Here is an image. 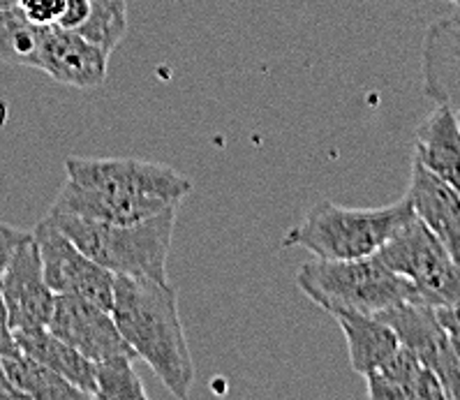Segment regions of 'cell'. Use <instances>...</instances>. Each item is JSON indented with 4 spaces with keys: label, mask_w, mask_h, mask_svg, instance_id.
<instances>
[{
    "label": "cell",
    "mask_w": 460,
    "mask_h": 400,
    "mask_svg": "<svg viewBox=\"0 0 460 400\" xmlns=\"http://www.w3.org/2000/svg\"><path fill=\"white\" fill-rule=\"evenodd\" d=\"M111 317L135 357L151 368L176 398H188L195 361L179 315V294L169 280L114 276Z\"/></svg>",
    "instance_id": "obj_1"
},
{
    "label": "cell",
    "mask_w": 460,
    "mask_h": 400,
    "mask_svg": "<svg viewBox=\"0 0 460 400\" xmlns=\"http://www.w3.org/2000/svg\"><path fill=\"white\" fill-rule=\"evenodd\" d=\"M179 206L172 204L157 216L132 225H111V222L86 220L49 211L47 216L58 229L75 241V245L98 262L114 276H137L167 280V257L172 248Z\"/></svg>",
    "instance_id": "obj_2"
},
{
    "label": "cell",
    "mask_w": 460,
    "mask_h": 400,
    "mask_svg": "<svg viewBox=\"0 0 460 400\" xmlns=\"http://www.w3.org/2000/svg\"><path fill=\"white\" fill-rule=\"evenodd\" d=\"M411 218L414 209L407 197L377 209H349L322 200L282 236V248H304L320 260L368 257Z\"/></svg>",
    "instance_id": "obj_3"
},
{
    "label": "cell",
    "mask_w": 460,
    "mask_h": 400,
    "mask_svg": "<svg viewBox=\"0 0 460 400\" xmlns=\"http://www.w3.org/2000/svg\"><path fill=\"white\" fill-rule=\"evenodd\" d=\"M298 289L331 315H379L398 303L419 301L410 280L394 273L377 254L357 260H317L301 266Z\"/></svg>",
    "instance_id": "obj_4"
},
{
    "label": "cell",
    "mask_w": 460,
    "mask_h": 400,
    "mask_svg": "<svg viewBox=\"0 0 460 400\" xmlns=\"http://www.w3.org/2000/svg\"><path fill=\"white\" fill-rule=\"evenodd\" d=\"M375 254L394 273L411 282L419 303L442 308L460 301V257L451 254L417 216Z\"/></svg>",
    "instance_id": "obj_5"
},
{
    "label": "cell",
    "mask_w": 460,
    "mask_h": 400,
    "mask_svg": "<svg viewBox=\"0 0 460 400\" xmlns=\"http://www.w3.org/2000/svg\"><path fill=\"white\" fill-rule=\"evenodd\" d=\"M67 179L86 188L111 190L120 195L157 197L181 204L195 183L163 163H148L137 157H79L66 160Z\"/></svg>",
    "instance_id": "obj_6"
},
{
    "label": "cell",
    "mask_w": 460,
    "mask_h": 400,
    "mask_svg": "<svg viewBox=\"0 0 460 400\" xmlns=\"http://www.w3.org/2000/svg\"><path fill=\"white\" fill-rule=\"evenodd\" d=\"M33 241L42 260L44 280L54 294L86 298L111 313L114 303V273L93 262L76 248L75 241L58 229L49 216L35 225Z\"/></svg>",
    "instance_id": "obj_7"
},
{
    "label": "cell",
    "mask_w": 460,
    "mask_h": 400,
    "mask_svg": "<svg viewBox=\"0 0 460 400\" xmlns=\"http://www.w3.org/2000/svg\"><path fill=\"white\" fill-rule=\"evenodd\" d=\"M377 317L395 331L401 345L410 347L423 366L438 375L447 400H460V361L433 306L405 301L379 313Z\"/></svg>",
    "instance_id": "obj_8"
},
{
    "label": "cell",
    "mask_w": 460,
    "mask_h": 400,
    "mask_svg": "<svg viewBox=\"0 0 460 400\" xmlns=\"http://www.w3.org/2000/svg\"><path fill=\"white\" fill-rule=\"evenodd\" d=\"M47 329L76 351H82L93 363L107 361L111 357L137 359L132 347L120 335L111 313L86 298L56 294Z\"/></svg>",
    "instance_id": "obj_9"
},
{
    "label": "cell",
    "mask_w": 460,
    "mask_h": 400,
    "mask_svg": "<svg viewBox=\"0 0 460 400\" xmlns=\"http://www.w3.org/2000/svg\"><path fill=\"white\" fill-rule=\"evenodd\" d=\"M0 289L5 298L12 331L40 329L49 324L56 294L44 280L42 260L33 234L12 254L5 273L0 276Z\"/></svg>",
    "instance_id": "obj_10"
},
{
    "label": "cell",
    "mask_w": 460,
    "mask_h": 400,
    "mask_svg": "<svg viewBox=\"0 0 460 400\" xmlns=\"http://www.w3.org/2000/svg\"><path fill=\"white\" fill-rule=\"evenodd\" d=\"M109 54L86 38L60 26H49L44 33L40 70L63 86L91 91L107 79Z\"/></svg>",
    "instance_id": "obj_11"
},
{
    "label": "cell",
    "mask_w": 460,
    "mask_h": 400,
    "mask_svg": "<svg viewBox=\"0 0 460 400\" xmlns=\"http://www.w3.org/2000/svg\"><path fill=\"white\" fill-rule=\"evenodd\" d=\"M426 98L460 111V17H438L421 40Z\"/></svg>",
    "instance_id": "obj_12"
},
{
    "label": "cell",
    "mask_w": 460,
    "mask_h": 400,
    "mask_svg": "<svg viewBox=\"0 0 460 400\" xmlns=\"http://www.w3.org/2000/svg\"><path fill=\"white\" fill-rule=\"evenodd\" d=\"M172 204L173 201L157 200V197L120 195L111 190L86 188V185L66 179L49 211L86 218V220L111 222V225H132V222L157 216Z\"/></svg>",
    "instance_id": "obj_13"
},
{
    "label": "cell",
    "mask_w": 460,
    "mask_h": 400,
    "mask_svg": "<svg viewBox=\"0 0 460 400\" xmlns=\"http://www.w3.org/2000/svg\"><path fill=\"white\" fill-rule=\"evenodd\" d=\"M414 216L442 241L451 254L460 257V192L438 173L411 157L410 188H407Z\"/></svg>",
    "instance_id": "obj_14"
},
{
    "label": "cell",
    "mask_w": 460,
    "mask_h": 400,
    "mask_svg": "<svg viewBox=\"0 0 460 400\" xmlns=\"http://www.w3.org/2000/svg\"><path fill=\"white\" fill-rule=\"evenodd\" d=\"M414 157L460 192V116L447 104L419 125L414 135Z\"/></svg>",
    "instance_id": "obj_15"
},
{
    "label": "cell",
    "mask_w": 460,
    "mask_h": 400,
    "mask_svg": "<svg viewBox=\"0 0 460 400\" xmlns=\"http://www.w3.org/2000/svg\"><path fill=\"white\" fill-rule=\"evenodd\" d=\"M17 345L23 354L38 359L40 363L49 366L51 370L75 384L76 389L84 391L88 398L95 396V363L86 359L82 351L60 341L58 335L51 333L47 326L28 331H14Z\"/></svg>",
    "instance_id": "obj_16"
},
{
    "label": "cell",
    "mask_w": 460,
    "mask_h": 400,
    "mask_svg": "<svg viewBox=\"0 0 460 400\" xmlns=\"http://www.w3.org/2000/svg\"><path fill=\"white\" fill-rule=\"evenodd\" d=\"M345 335L347 351H349V366L361 378L375 373L394 350L401 345L395 331L377 315L338 313L333 315Z\"/></svg>",
    "instance_id": "obj_17"
},
{
    "label": "cell",
    "mask_w": 460,
    "mask_h": 400,
    "mask_svg": "<svg viewBox=\"0 0 460 400\" xmlns=\"http://www.w3.org/2000/svg\"><path fill=\"white\" fill-rule=\"evenodd\" d=\"M3 359V366L7 370V378L19 389L23 398L35 400H76L88 398L84 391H79L75 384L67 382L66 378H60L56 370L49 366L40 363L38 359L28 357L22 350L17 354Z\"/></svg>",
    "instance_id": "obj_18"
},
{
    "label": "cell",
    "mask_w": 460,
    "mask_h": 400,
    "mask_svg": "<svg viewBox=\"0 0 460 400\" xmlns=\"http://www.w3.org/2000/svg\"><path fill=\"white\" fill-rule=\"evenodd\" d=\"M47 28L31 22L19 5L0 7V63L40 70Z\"/></svg>",
    "instance_id": "obj_19"
},
{
    "label": "cell",
    "mask_w": 460,
    "mask_h": 400,
    "mask_svg": "<svg viewBox=\"0 0 460 400\" xmlns=\"http://www.w3.org/2000/svg\"><path fill=\"white\" fill-rule=\"evenodd\" d=\"M389 382L398 384L407 400H447L438 375L421 363V359L405 345H398L389 359L375 370Z\"/></svg>",
    "instance_id": "obj_20"
},
{
    "label": "cell",
    "mask_w": 460,
    "mask_h": 400,
    "mask_svg": "<svg viewBox=\"0 0 460 400\" xmlns=\"http://www.w3.org/2000/svg\"><path fill=\"white\" fill-rule=\"evenodd\" d=\"M76 33L107 51L109 56L114 54L128 33L125 0H91V12H88L86 22L76 28Z\"/></svg>",
    "instance_id": "obj_21"
},
{
    "label": "cell",
    "mask_w": 460,
    "mask_h": 400,
    "mask_svg": "<svg viewBox=\"0 0 460 400\" xmlns=\"http://www.w3.org/2000/svg\"><path fill=\"white\" fill-rule=\"evenodd\" d=\"M135 359L111 357L95 363V396L98 400H146L148 394L137 375Z\"/></svg>",
    "instance_id": "obj_22"
},
{
    "label": "cell",
    "mask_w": 460,
    "mask_h": 400,
    "mask_svg": "<svg viewBox=\"0 0 460 400\" xmlns=\"http://www.w3.org/2000/svg\"><path fill=\"white\" fill-rule=\"evenodd\" d=\"M19 7L31 22L40 26H54L63 14L66 0H19Z\"/></svg>",
    "instance_id": "obj_23"
},
{
    "label": "cell",
    "mask_w": 460,
    "mask_h": 400,
    "mask_svg": "<svg viewBox=\"0 0 460 400\" xmlns=\"http://www.w3.org/2000/svg\"><path fill=\"white\" fill-rule=\"evenodd\" d=\"M28 236H31V232H23V229L12 227L7 222H0V276L5 273L12 254L17 253V248Z\"/></svg>",
    "instance_id": "obj_24"
},
{
    "label": "cell",
    "mask_w": 460,
    "mask_h": 400,
    "mask_svg": "<svg viewBox=\"0 0 460 400\" xmlns=\"http://www.w3.org/2000/svg\"><path fill=\"white\" fill-rule=\"evenodd\" d=\"M435 313H438L442 329L449 335L451 347H454L456 357L460 361V301L451 303V306H442V308H435Z\"/></svg>",
    "instance_id": "obj_25"
},
{
    "label": "cell",
    "mask_w": 460,
    "mask_h": 400,
    "mask_svg": "<svg viewBox=\"0 0 460 400\" xmlns=\"http://www.w3.org/2000/svg\"><path fill=\"white\" fill-rule=\"evenodd\" d=\"M88 12H91V0H66L63 14L58 17L56 26L67 28V31H76L86 22Z\"/></svg>",
    "instance_id": "obj_26"
},
{
    "label": "cell",
    "mask_w": 460,
    "mask_h": 400,
    "mask_svg": "<svg viewBox=\"0 0 460 400\" xmlns=\"http://www.w3.org/2000/svg\"><path fill=\"white\" fill-rule=\"evenodd\" d=\"M17 338H14V331L10 326L5 298H3V289H0V357H10V354H17Z\"/></svg>",
    "instance_id": "obj_27"
},
{
    "label": "cell",
    "mask_w": 460,
    "mask_h": 400,
    "mask_svg": "<svg viewBox=\"0 0 460 400\" xmlns=\"http://www.w3.org/2000/svg\"><path fill=\"white\" fill-rule=\"evenodd\" d=\"M0 398H23V396L19 394L17 387L10 382V378H7V370H5V366H3V359H0Z\"/></svg>",
    "instance_id": "obj_28"
},
{
    "label": "cell",
    "mask_w": 460,
    "mask_h": 400,
    "mask_svg": "<svg viewBox=\"0 0 460 400\" xmlns=\"http://www.w3.org/2000/svg\"><path fill=\"white\" fill-rule=\"evenodd\" d=\"M430 3H435L439 10L447 12L442 17H460V0H430Z\"/></svg>",
    "instance_id": "obj_29"
},
{
    "label": "cell",
    "mask_w": 460,
    "mask_h": 400,
    "mask_svg": "<svg viewBox=\"0 0 460 400\" xmlns=\"http://www.w3.org/2000/svg\"><path fill=\"white\" fill-rule=\"evenodd\" d=\"M19 5V0H0V7H12Z\"/></svg>",
    "instance_id": "obj_30"
}]
</instances>
